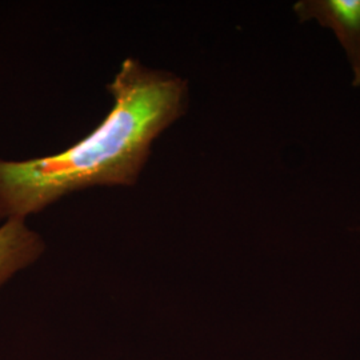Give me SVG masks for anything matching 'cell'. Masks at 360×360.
Segmentation results:
<instances>
[{
    "mask_svg": "<svg viewBox=\"0 0 360 360\" xmlns=\"http://www.w3.org/2000/svg\"><path fill=\"white\" fill-rule=\"evenodd\" d=\"M46 243L25 219H11L0 226V288L13 275L34 264L43 255Z\"/></svg>",
    "mask_w": 360,
    "mask_h": 360,
    "instance_id": "3957f363",
    "label": "cell"
},
{
    "mask_svg": "<svg viewBox=\"0 0 360 360\" xmlns=\"http://www.w3.org/2000/svg\"><path fill=\"white\" fill-rule=\"evenodd\" d=\"M112 105L82 141L58 154L0 159V221L41 212L92 187H132L155 141L187 112L188 82L129 58L107 86Z\"/></svg>",
    "mask_w": 360,
    "mask_h": 360,
    "instance_id": "6da1fadb",
    "label": "cell"
},
{
    "mask_svg": "<svg viewBox=\"0 0 360 360\" xmlns=\"http://www.w3.org/2000/svg\"><path fill=\"white\" fill-rule=\"evenodd\" d=\"M359 231H360V229H359Z\"/></svg>",
    "mask_w": 360,
    "mask_h": 360,
    "instance_id": "277c9868",
    "label": "cell"
},
{
    "mask_svg": "<svg viewBox=\"0 0 360 360\" xmlns=\"http://www.w3.org/2000/svg\"><path fill=\"white\" fill-rule=\"evenodd\" d=\"M292 11L300 23L314 22L330 30L343 49L351 84L360 87V0H299Z\"/></svg>",
    "mask_w": 360,
    "mask_h": 360,
    "instance_id": "7a4b0ae2",
    "label": "cell"
}]
</instances>
